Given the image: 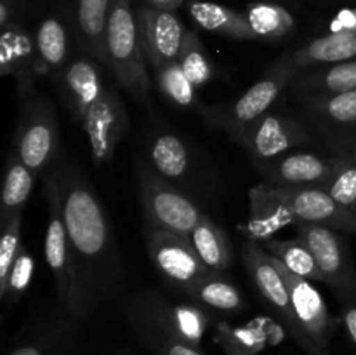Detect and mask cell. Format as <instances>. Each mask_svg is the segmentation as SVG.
<instances>
[{
    "label": "cell",
    "mask_w": 356,
    "mask_h": 355,
    "mask_svg": "<svg viewBox=\"0 0 356 355\" xmlns=\"http://www.w3.org/2000/svg\"><path fill=\"white\" fill-rule=\"evenodd\" d=\"M52 169L59 181L83 312L89 319L117 296L125 277L124 258L111 219L86 174L70 162H56Z\"/></svg>",
    "instance_id": "cell-1"
},
{
    "label": "cell",
    "mask_w": 356,
    "mask_h": 355,
    "mask_svg": "<svg viewBox=\"0 0 356 355\" xmlns=\"http://www.w3.org/2000/svg\"><path fill=\"white\" fill-rule=\"evenodd\" d=\"M106 68L139 103L149 104L152 77L148 72L138 17L129 0H111L106 28Z\"/></svg>",
    "instance_id": "cell-2"
},
{
    "label": "cell",
    "mask_w": 356,
    "mask_h": 355,
    "mask_svg": "<svg viewBox=\"0 0 356 355\" xmlns=\"http://www.w3.org/2000/svg\"><path fill=\"white\" fill-rule=\"evenodd\" d=\"M299 70L292 65L289 52H285L242 96L229 103L205 108L202 115L205 124L225 131L233 141L238 143L243 132L271 110L275 101L291 86Z\"/></svg>",
    "instance_id": "cell-3"
},
{
    "label": "cell",
    "mask_w": 356,
    "mask_h": 355,
    "mask_svg": "<svg viewBox=\"0 0 356 355\" xmlns=\"http://www.w3.org/2000/svg\"><path fill=\"white\" fill-rule=\"evenodd\" d=\"M44 195L47 200V232H45V258L54 277L59 303L79 320H86L79 275L73 260L72 244L63 212L61 190L54 169L45 174Z\"/></svg>",
    "instance_id": "cell-4"
},
{
    "label": "cell",
    "mask_w": 356,
    "mask_h": 355,
    "mask_svg": "<svg viewBox=\"0 0 356 355\" xmlns=\"http://www.w3.org/2000/svg\"><path fill=\"white\" fill-rule=\"evenodd\" d=\"M10 150L37 178L56 166L61 150V134L58 111L49 97L35 94L21 101Z\"/></svg>",
    "instance_id": "cell-5"
},
{
    "label": "cell",
    "mask_w": 356,
    "mask_h": 355,
    "mask_svg": "<svg viewBox=\"0 0 356 355\" xmlns=\"http://www.w3.org/2000/svg\"><path fill=\"white\" fill-rule=\"evenodd\" d=\"M170 301L156 289L138 291L124 303L122 313L143 347L152 355H204L172 326Z\"/></svg>",
    "instance_id": "cell-6"
},
{
    "label": "cell",
    "mask_w": 356,
    "mask_h": 355,
    "mask_svg": "<svg viewBox=\"0 0 356 355\" xmlns=\"http://www.w3.org/2000/svg\"><path fill=\"white\" fill-rule=\"evenodd\" d=\"M138 188L145 225L190 239L204 214L190 195L160 176L145 160L138 164Z\"/></svg>",
    "instance_id": "cell-7"
},
{
    "label": "cell",
    "mask_w": 356,
    "mask_h": 355,
    "mask_svg": "<svg viewBox=\"0 0 356 355\" xmlns=\"http://www.w3.org/2000/svg\"><path fill=\"white\" fill-rule=\"evenodd\" d=\"M143 240L153 267L183 294L190 296L195 285L211 271L186 237L156 226L143 225Z\"/></svg>",
    "instance_id": "cell-8"
},
{
    "label": "cell",
    "mask_w": 356,
    "mask_h": 355,
    "mask_svg": "<svg viewBox=\"0 0 356 355\" xmlns=\"http://www.w3.org/2000/svg\"><path fill=\"white\" fill-rule=\"evenodd\" d=\"M298 239H301L315 256L323 282L346 303H356V270L350 249L337 230L312 223H296Z\"/></svg>",
    "instance_id": "cell-9"
},
{
    "label": "cell",
    "mask_w": 356,
    "mask_h": 355,
    "mask_svg": "<svg viewBox=\"0 0 356 355\" xmlns=\"http://www.w3.org/2000/svg\"><path fill=\"white\" fill-rule=\"evenodd\" d=\"M80 324L58 303L31 320L7 355H76Z\"/></svg>",
    "instance_id": "cell-10"
},
{
    "label": "cell",
    "mask_w": 356,
    "mask_h": 355,
    "mask_svg": "<svg viewBox=\"0 0 356 355\" xmlns=\"http://www.w3.org/2000/svg\"><path fill=\"white\" fill-rule=\"evenodd\" d=\"M242 260L247 271H249L250 281L256 285L257 292L278 313L282 324L287 327V331L298 341L299 347L306 350L309 347V341L306 334L302 333L301 326H299L298 317L294 313V306H292L291 301V294H289L284 277H282L277 265H275L273 256L264 249L263 244L250 242L249 240L242 249Z\"/></svg>",
    "instance_id": "cell-11"
},
{
    "label": "cell",
    "mask_w": 356,
    "mask_h": 355,
    "mask_svg": "<svg viewBox=\"0 0 356 355\" xmlns=\"http://www.w3.org/2000/svg\"><path fill=\"white\" fill-rule=\"evenodd\" d=\"M312 138V131L305 122L292 115L270 110L243 132L238 145L249 152L250 160L256 164L268 162L305 146Z\"/></svg>",
    "instance_id": "cell-12"
},
{
    "label": "cell",
    "mask_w": 356,
    "mask_h": 355,
    "mask_svg": "<svg viewBox=\"0 0 356 355\" xmlns=\"http://www.w3.org/2000/svg\"><path fill=\"white\" fill-rule=\"evenodd\" d=\"M90 145L94 166L103 167L113 160L117 146L129 132V113L120 94L108 86L103 96L82 122Z\"/></svg>",
    "instance_id": "cell-13"
},
{
    "label": "cell",
    "mask_w": 356,
    "mask_h": 355,
    "mask_svg": "<svg viewBox=\"0 0 356 355\" xmlns=\"http://www.w3.org/2000/svg\"><path fill=\"white\" fill-rule=\"evenodd\" d=\"M344 159L336 155H320L313 152L284 153L268 162H256L254 167L264 183L277 187H322L336 171L343 166Z\"/></svg>",
    "instance_id": "cell-14"
},
{
    "label": "cell",
    "mask_w": 356,
    "mask_h": 355,
    "mask_svg": "<svg viewBox=\"0 0 356 355\" xmlns=\"http://www.w3.org/2000/svg\"><path fill=\"white\" fill-rule=\"evenodd\" d=\"M146 155L148 164L160 176L176 184L190 197L205 183L195 152L181 136L174 132L162 131L153 134L146 146Z\"/></svg>",
    "instance_id": "cell-15"
},
{
    "label": "cell",
    "mask_w": 356,
    "mask_h": 355,
    "mask_svg": "<svg viewBox=\"0 0 356 355\" xmlns=\"http://www.w3.org/2000/svg\"><path fill=\"white\" fill-rule=\"evenodd\" d=\"M273 256V254H271ZM275 265H277L278 271L284 277L285 285L291 294L292 306H294V313L298 317V322L301 326L302 333L306 334L309 341V347L305 352H309L313 347L325 348L329 347V341L332 338L334 331H336L337 322L330 317L329 310H327L325 301L320 296V292L309 284L308 278H302L299 275L292 274L280 260L273 256Z\"/></svg>",
    "instance_id": "cell-16"
},
{
    "label": "cell",
    "mask_w": 356,
    "mask_h": 355,
    "mask_svg": "<svg viewBox=\"0 0 356 355\" xmlns=\"http://www.w3.org/2000/svg\"><path fill=\"white\" fill-rule=\"evenodd\" d=\"M103 68L104 66L97 59L80 54L79 58L72 59L56 79L63 104L75 124L82 125L86 115L106 90Z\"/></svg>",
    "instance_id": "cell-17"
},
{
    "label": "cell",
    "mask_w": 356,
    "mask_h": 355,
    "mask_svg": "<svg viewBox=\"0 0 356 355\" xmlns=\"http://www.w3.org/2000/svg\"><path fill=\"white\" fill-rule=\"evenodd\" d=\"M292 211L284 187L259 183L249 191V219L242 226V232L250 242L264 244L273 239L275 233L296 225Z\"/></svg>",
    "instance_id": "cell-18"
},
{
    "label": "cell",
    "mask_w": 356,
    "mask_h": 355,
    "mask_svg": "<svg viewBox=\"0 0 356 355\" xmlns=\"http://www.w3.org/2000/svg\"><path fill=\"white\" fill-rule=\"evenodd\" d=\"M138 26L148 66L156 72L165 63L176 61L183 47L186 28L170 10L141 7L138 10Z\"/></svg>",
    "instance_id": "cell-19"
},
{
    "label": "cell",
    "mask_w": 356,
    "mask_h": 355,
    "mask_svg": "<svg viewBox=\"0 0 356 355\" xmlns=\"http://www.w3.org/2000/svg\"><path fill=\"white\" fill-rule=\"evenodd\" d=\"M0 73L13 77L21 101L35 96V79L38 72L35 38L17 24L6 26L0 37Z\"/></svg>",
    "instance_id": "cell-20"
},
{
    "label": "cell",
    "mask_w": 356,
    "mask_h": 355,
    "mask_svg": "<svg viewBox=\"0 0 356 355\" xmlns=\"http://www.w3.org/2000/svg\"><path fill=\"white\" fill-rule=\"evenodd\" d=\"M298 221L356 232V212L337 204L322 187H284Z\"/></svg>",
    "instance_id": "cell-21"
},
{
    "label": "cell",
    "mask_w": 356,
    "mask_h": 355,
    "mask_svg": "<svg viewBox=\"0 0 356 355\" xmlns=\"http://www.w3.org/2000/svg\"><path fill=\"white\" fill-rule=\"evenodd\" d=\"M301 94H337L356 89V59L299 70L289 86Z\"/></svg>",
    "instance_id": "cell-22"
},
{
    "label": "cell",
    "mask_w": 356,
    "mask_h": 355,
    "mask_svg": "<svg viewBox=\"0 0 356 355\" xmlns=\"http://www.w3.org/2000/svg\"><path fill=\"white\" fill-rule=\"evenodd\" d=\"M111 0H79L76 38L82 54L97 59L106 68V28Z\"/></svg>",
    "instance_id": "cell-23"
},
{
    "label": "cell",
    "mask_w": 356,
    "mask_h": 355,
    "mask_svg": "<svg viewBox=\"0 0 356 355\" xmlns=\"http://www.w3.org/2000/svg\"><path fill=\"white\" fill-rule=\"evenodd\" d=\"M289 56L292 59V65L298 70L351 61L356 58V33L355 31H332L301 45L296 51L289 52Z\"/></svg>",
    "instance_id": "cell-24"
},
{
    "label": "cell",
    "mask_w": 356,
    "mask_h": 355,
    "mask_svg": "<svg viewBox=\"0 0 356 355\" xmlns=\"http://www.w3.org/2000/svg\"><path fill=\"white\" fill-rule=\"evenodd\" d=\"M35 49L40 75H47L54 80L72 61L68 30L58 17H47L38 24L35 33Z\"/></svg>",
    "instance_id": "cell-25"
},
{
    "label": "cell",
    "mask_w": 356,
    "mask_h": 355,
    "mask_svg": "<svg viewBox=\"0 0 356 355\" xmlns=\"http://www.w3.org/2000/svg\"><path fill=\"white\" fill-rule=\"evenodd\" d=\"M302 110L323 127L356 124V89L337 94H301Z\"/></svg>",
    "instance_id": "cell-26"
},
{
    "label": "cell",
    "mask_w": 356,
    "mask_h": 355,
    "mask_svg": "<svg viewBox=\"0 0 356 355\" xmlns=\"http://www.w3.org/2000/svg\"><path fill=\"white\" fill-rule=\"evenodd\" d=\"M35 173L28 169L23 160L9 150L6 159V180H3L2 205H0V232L14 218V214L24 211L33 188Z\"/></svg>",
    "instance_id": "cell-27"
},
{
    "label": "cell",
    "mask_w": 356,
    "mask_h": 355,
    "mask_svg": "<svg viewBox=\"0 0 356 355\" xmlns=\"http://www.w3.org/2000/svg\"><path fill=\"white\" fill-rule=\"evenodd\" d=\"M190 14L195 23L212 33L225 35L233 40H256L245 14L236 13L214 2H191Z\"/></svg>",
    "instance_id": "cell-28"
},
{
    "label": "cell",
    "mask_w": 356,
    "mask_h": 355,
    "mask_svg": "<svg viewBox=\"0 0 356 355\" xmlns=\"http://www.w3.org/2000/svg\"><path fill=\"white\" fill-rule=\"evenodd\" d=\"M195 251L211 271H225L232 265L233 249L225 230L207 214H202L200 221L190 235Z\"/></svg>",
    "instance_id": "cell-29"
},
{
    "label": "cell",
    "mask_w": 356,
    "mask_h": 355,
    "mask_svg": "<svg viewBox=\"0 0 356 355\" xmlns=\"http://www.w3.org/2000/svg\"><path fill=\"white\" fill-rule=\"evenodd\" d=\"M188 298L216 312H238L245 305L238 285L225 271H209Z\"/></svg>",
    "instance_id": "cell-30"
},
{
    "label": "cell",
    "mask_w": 356,
    "mask_h": 355,
    "mask_svg": "<svg viewBox=\"0 0 356 355\" xmlns=\"http://www.w3.org/2000/svg\"><path fill=\"white\" fill-rule=\"evenodd\" d=\"M155 73V82L159 87L160 94L169 101L172 106L179 108V110L197 111V113L204 115L205 108L200 103L197 94V87L191 84L186 73L181 68L179 61L165 63L162 68H159Z\"/></svg>",
    "instance_id": "cell-31"
},
{
    "label": "cell",
    "mask_w": 356,
    "mask_h": 355,
    "mask_svg": "<svg viewBox=\"0 0 356 355\" xmlns=\"http://www.w3.org/2000/svg\"><path fill=\"white\" fill-rule=\"evenodd\" d=\"M263 247L268 253L273 254L277 260H280L292 274L308 278V281L323 282V275L320 271L315 256L309 251V247L298 237L289 240L270 239L263 244Z\"/></svg>",
    "instance_id": "cell-32"
},
{
    "label": "cell",
    "mask_w": 356,
    "mask_h": 355,
    "mask_svg": "<svg viewBox=\"0 0 356 355\" xmlns=\"http://www.w3.org/2000/svg\"><path fill=\"white\" fill-rule=\"evenodd\" d=\"M245 16L256 37L264 40H280L294 28L291 14L275 3H252L247 9Z\"/></svg>",
    "instance_id": "cell-33"
},
{
    "label": "cell",
    "mask_w": 356,
    "mask_h": 355,
    "mask_svg": "<svg viewBox=\"0 0 356 355\" xmlns=\"http://www.w3.org/2000/svg\"><path fill=\"white\" fill-rule=\"evenodd\" d=\"M177 61L197 89L211 82L212 77H214V63L205 51L200 37L193 30H186Z\"/></svg>",
    "instance_id": "cell-34"
},
{
    "label": "cell",
    "mask_w": 356,
    "mask_h": 355,
    "mask_svg": "<svg viewBox=\"0 0 356 355\" xmlns=\"http://www.w3.org/2000/svg\"><path fill=\"white\" fill-rule=\"evenodd\" d=\"M23 212L14 214L9 225L2 230V239H0V301L3 299L7 287V278H9L10 268H13L14 260L19 253L21 246V221H23Z\"/></svg>",
    "instance_id": "cell-35"
},
{
    "label": "cell",
    "mask_w": 356,
    "mask_h": 355,
    "mask_svg": "<svg viewBox=\"0 0 356 355\" xmlns=\"http://www.w3.org/2000/svg\"><path fill=\"white\" fill-rule=\"evenodd\" d=\"M31 275H33V258L28 253L24 246H21L16 260H14L13 268H10L9 278H7L6 294H3L2 303L6 306H13L23 298L26 289L30 287Z\"/></svg>",
    "instance_id": "cell-36"
},
{
    "label": "cell",
    "mask_w": 356,
    "mask_h": 355,
    "mask_svg": "<svg viewBox=\"0 0 356 355\" xmlns=\"http://www.w3.org/2000/svg\"><path fill=\"white\" fill-rule=\"evenodd\" d=\"M322 188L337 204L353 209L356 205V164L344 160L343 166L325 184H322Z\"/></svg>",
    "instance_id": "cell-37"
},
{
    "label": "cell",
    "mask_w": 356,
    "mask_h": 355,
    "mask_svg": "<svg viewBox=\"0 0 356 355\" xmlns=\"http://www.w3.org/2000/svg\"><path fill=\"white\" fill-rule=\"evenodd\" d=\"M216 341L219 347L226 352V355H257V350L250 347L249 343L243 341V338L235 329L228 326V324H218V331H216Z\"/></svg>",
    "instance_id": "cell-38"
},
{
    "label": "cell",
    "mask_w": 356,
    "mask_h": 355,
    "mask_svg": "<svg viewBox=\"0 0 356 355\" xmlns=\"http://www.w3.org/2000/svg\"><path fill=\"white\" fill-rule=\"evenodd\" d=\"M329 152L348 162L356 164V141H348L343 136H329Z\"/></svg>",
    "instance_id": "cell-39"
},
{
    "label": "cell",
    "mask_w": 356,
    "mask_h": 355,
    "mask_svg": "<svg viewBox=\"0 0 356 355\" xmlns=\"http://www.w3.org/2000/svg\"><path fill=\"white\" fill-rule=\"evenodd\" d=\"M343 320H344V326H346L348 334L351 336L353 343L356 345V303H350L346 305L343 312Z\"/></svg>",
    "instance_id": "cell-40"
},
{
    "label": "cell",
    "mask_w": 356,
    "mask_h": 355,
    "mask_svg": "<svg viewBox=\"0 0 356 355\" xmlns=\"http://www.w3.org/2000/svg\"><path fill=\"white\" fill-rule=\"evenodd\" d=\"M149 7L153 9H159V10H170L172 13L174 9L183 6L184 0H148Z\"/></svg>",
    "instance_id": "cell-41"
},
{
    "label": "cell",
    "mask_w": 356,
    "mask_h": 355,
    "mask_svg": "<svg viewBox=\"0 0 356 355\" xmlns=\"http://www.w3.org/2000/svg\"><path fill=\"white\" fill-rule=\"evenodd\" d=\"M308 355H330L329 350H325V348H318V347H313L312 350L308 352Z\"/></svg>",
    "instance_id": "cell-42"
},
{
    "label": "cell",
    "mask_w": 356,
    "mask_h": 355,
    "mask_svg": "<svg viewBox=\"0 0 356 355\" xmlns=\"http://www.w3.org/2000/svg\"><path fill=\"white\" fill-rule=\"evenodd\" d=\"M118 355H138V354H136L134 350H131V348H120Z\"/></svg>",
    "instance_id": "cell-43"
},
{
    "label": "cell",
    "mask_w": 356,
    "mask_h": 355,
    "mask_svg": "<svg viewBox=\"0 0 356 355\" xmlns=\"http://www.w3.org/2000/svg\"><path fill=\"white\" fill-rule=\"evenodd\" d=\"M353 211H355V212H356V205H355V207H353Z\"/></svg>",
    "instance_id": "cell-44"
}]
</instances>
